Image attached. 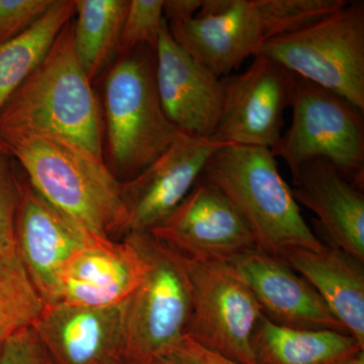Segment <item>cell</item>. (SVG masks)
I'll return each instance as SVG.
<instances>
[{
  "label": "cell",
  "instance_id": "obj_1",
  "mask_svg": "<svg viewBox=\"0 0 364 364\" xmlns=\"http://www.w3.org/2000/svg\"><path fill=\"white\" fill-rule=\"evenodd\" d=\"M102 134L97 98L74 49L73 23L69 21L2 107L0 140L54 136L104 160Z\"/></svg>",
  "mask_w": 364,
  "mask_h": 364
},
{
  "label": "cell",
  "instance_id": "obj_2",
  "mask_svg": "<svg viewBox=\"0 0 364 364\" xmlns=\"http://www.w3.org/2000/svg\"><path fill=\"white\" fill-rule=\"evenodd\" d=\"M20 161L33 189L102 239L126 235L122 182L105 160L72 144L48 136H9L0 140Z\"/></svg>",
  "mask_w": 364,
  "mask_h": 364
},
{
  "label": "cell",
  "instance_id": "obj_3",
  "mask_svg": "<svg viewBox=\"0 0 364 364\" xmlns=\"http://www.w3.org/2000/svg\"><path fill=\"white\" fill-rule=\"evenodd\" d=\"M200 176L226 196L261 250L277 256L287 248L324 247L267 148L224 146L208 158Z\"/></svg>",
  "mask_w": 364,
  "mask_h": 364
},
{
  "label": "cell",
  "instance_id": "obj_4",
  "mask_svg": "<svg viewBox=\"0 0 364 364\" xmlns=\"http://www.w3.org/2000/svg\"><path fill=\"white\" fill-rule=\"evenodd\" d=\"M105 119L112 164L131 179L161 156L181 135L165 116L155 81V50L141 46L109 72Z\"/></svg>",
  "mask_w": 364,
  "mask_h": 364
},
{
  "label": "cell",
  "instance_id": "obj_5",
  "mask_svg": "<svg viewBox=\"0 0 364 364\" xmlns=\"http://www.w3.org/2000/svg\"><path fill=\"white\" fill-rule=\"evenodd\" d=\"M343 97L364 112V1L268 40L258 55Z\"/></svg>",
  "mask_w": 364,
  "mask_h": 364
},
{
  "label": "cell",
  "instance_id": "obj_6",
  "mask_svg": "<svg viewBox=\"0 0 364 364\" xmlns=\"http://www.w3.org/2000/svg\"><path fill=\"white\" fill-rule=\"evenodd\" d=\"M128 235L142 250L147 269L141 284L124 301L123 363L152 364L186 336L191 291L171 248L149 232Z\"/></svg>",
  "mask_w": 364,
  "mask_h": 364
},
{
  "label": "cell",
  "instance_id": "obj_7",
  "mask_svg": "<svg viewBox=\"0 0 364 364\" xmlns=\"http://www.w3.org/2000/svg\"><path fill=\"white\" fill-rule=\"evenodd\" d=\"M293 119L272 153L291 174L303 163L321 158L363 189V112L322 86L296 75Z\"/></svg>",
  "mask_w": 364,
  "mask_h": 364
},
{
  "label": "cell",
  "instance_id": "obj_8",
  "mask_svg": "<svg viewBox=\"0 0 364 364\" xmlns=\"http://www.w3.org/2000/svg\"><path fill=\"white\" fill-rule=\"evenodd\" d=\"M174 252L191 291L186 336L235 363L256 364L252 338L264 315L250 289L226 262Z\"/></svg>",
  "mask_w": 364,
  "mask_h": 364
},
{
  "label": "cell",
  "instance_id": "obj_9",
  "mask_svg": "<svg viewBox=\"0 0 364 364\" xmlns=\"http://www.w3.org/2000/svg\"><path fill=\"white\" fill-rule=\"evenodd\" d=\"M222 81L221 119L212 138L226 145L272 150L282 136L284 114L291 107L296 75L259 54L247 70Z\"/></svg>",
  "mask_w": 364,
  "mask_h": 364
},
{
  "label": "cell",
  "instance_id": "obj_10",
  "mask_svg": "<svg viewBox=\"0 0 364 364\" xmlns=\"http://www.w3.org/2000/svg\"><path fill=\"white\" fill-rule=\"evenodd\" d=\"M149 233L176 252L229 262L257 248L226 196L198 177L188 195Z\"/></svg>",
  "mask_w": 364,
  "mask_h": 364
},
{
  "label": "cell",
  "instance_id": "obj_11",
  "mask_svg": "<svg viewBox=\"0 0 364 364\" xmlns=\"http://www.w3.org/2000/svg\"><path fill=\"white\" fill-rule=\"evenodd\" d=\"M167 25L177 44L220 78L257 56L270 39L256 0H203L193 18Z\"/></svg>",
  "mask_w": 364,
  "mask_h": 364
},
{
  "label": "cell",
  "instance_id": "obj_12",
  "mask_svg": "<svg viewBox=\"0 0 364 364\" xmlns=\"http://www.w3.org/2000/svg\"><path fill=\"white\" fill-rule=\"evenodd\" d=\"M224 146L181 133L147 168L122 182L126 235L149 232L164 221L188 195L208 158Z\"/></svg>",
  "mask_w": 364,
  "mask_h": 364
},
{
  "label": "cell",
  "instance_id": "obj_13",
  "mask_svg": "<svg viewBox=\"0 0 364 364\" xmlns=\"http://www.w3.org/2000/svg\"><path fill=\"white\" fill-rule=\"evenodd\" d=\"M97 239L102 238L54 207L30 183L21 184L16 217V252L44 305L51 303L57 277L66 261Z\"/></svg>",
  "mask_w": 364,
  "mask_h": 364
},
{
  "label": "cell",
  "instance_id": "obj_14",
  "mask_svg": "<svg viewBox=\"0 0 364 364\" xmlns=\"http://www.w3.org/2000/svg\"><path fill=\"white\" fill-rule=\"evenodd\" d=\"M155 81L165 116L177 130L214 136L224 100L222 78L177 44L165 18L155 49Z\"/></svg>",
  "mask_w": 364,
  "mask_h": 364
},
{
  "label": "cell",
  "instance_id": "obj_15",
  "mask_svg": "<svg viewBox=\"0 0 364 364\" xmlns=\"http://www.w3.org/2000/svg\"><path fill=\"white\" fill-rule=\"evenodd\" d=\"M226 263L274 324L348 334L315 289L279 256L255 248Z\"/></svg>",
  "mask_w": 364,
  "mask_h": 364
},
{
  "label": "cell",
  "instance_id": "obj_16",
  "mask_svg": "<svg viewBox=\"0 0 364 364\" xmlns=\"http://www.w3.org/2000/svg\"><path fill=\"white\" fill-rule=\"evenodd\" d=\"M147 261L134 239H97L66 261L52 304L111 306L123 304L142 282Z\"/></svg>",
  "mask_w": 364,
  "mask_h": 364
},
{
  "label": "cell",
  "instance_id": "obj_17",
  "mask_svg": "<svg viewBox=\"0 0 364 364\" xmlns=\"http://www.w3.org/2000/svg\"><path fill=\"white\" fill-rule=\"evenodd\" d=\"M124 306L44 305L32 327L53 364H124Z\"/></svg>",
  "mask_w": 364,
  "mask_h": 364
},
{
  "label": "cell",
  "instance_id": "obj_18",
  "mask_svg": "<svg viewBox=\"0 0 364 364\" xmlns=\"http://www.w3.org/2000/svg\"><path fill=\"white\" fill-rule=\"evenodd\" d=\"M291 193L317 215L330 243L364 262L363 189L327 160H309L296 169Z\"/></svg>",
  "mask_w": 364,
  "mask_h": 364
},
{
  "label": "cell",
  "instance_id": "obj_19",
  "mask_svg": "<svg viewBox=\"0 0 364 364\" xmlns=\"http://www.w3.org/2000/svg\"><path fill=\"white\" fill-rule=\"evenodd\" d=\"M277 256L315 289L364 347V262L331 243L320 250L287 248Z\"/></svg>",
  "mask_w": 364,
  "mask_h": 364
},
{
  "label": "cell",
  "instance_id": "obj_20",
  "mask_svg": "<svg viewBox=\"0 0 364 364\" xmlns=\"http://www.w3.org/2000/svg\"><path fill=\"white\" fill-rule=\"evenodd\" d=\"M364 347L346 333L274 324L263 316L252 338L256 364H342Z\"/></svg>",
  "mask_w": 364,
  "mask_h": 364
},
{
  "label": "cell",
  "instance_id": "obj_21",
  "mask_svg": "<svg viewBox=\"0 0 364 364\" xmlns=\"http://www.w3.org/2000/svg\"><path fill=\"white\" fill-rule=\"evenodd\" d=\"M75 16V0H54L37 23L20 37L0 46V112L45 58L57 36Z\"/></svg>",
  "mask_w": 364,
  "mask_h": 364
},
{
  "label": "cell",
  "instance_id": "obj_22",
  "mask_svg": "<svg viewBox=\"0 0 364 364\" xmlns=\"http://www.w3.org/2000/svg\"><path fill=\"white\" fill-rule=\"evenodd\" d=\"M129 4L128 0H75L74 49L90 81L119 52Z\"/></svg>",
  "mask_w": 364,
  "mask_h": 364
},
{
  "label": "cell",
  "instance_id": "obj_23",
  "mask_svg": "<svg viewBox=\"0 0 364 364\" xmlns=\"http://www.w3.org/2000/svg\"><path fill=\"white\" fill-rule=\"evenodd\" d=\"M43 306L21 262L0 260V326L18 329L32 325Z\"/></svg>",
  "mask_w": 364,
  "mask_h": 364
},
{
  "label": "cell",
  "instance_id": "obj_24",
  "mask_svg": "<svg viewBox=\"0 0 364 364\" xmlns=\"http://www.w3.org/2000/svg\"><path fill=\"white\" fill-rule=\"evenodd\" d=\"M346 0H257L272 38L298 30L339 11Z\"/></svg>",
  "mask_w": 364,
  "mask_h": 364
},
{
  "label": "cell",
  "instance_id": "obj_25",
  "mask_svg": "<svg viewBox=\"0 0 364 364\" xmlns=\"http://www.w3.org/2000/svg\"><path fill=\"white\" fill-rule=\"evenodd\" d=\"M163 2V0L130 1L119 37V53L127 55L141 46L156 49L164 23Z\"/></svg>",
  "mask_w": 364,
  "mask_h": 364
},
{
  "label": "cell",
  "instance_id": "obj_26",
  "mask_svg": "<svg viewBox=\"0 0 364 364\" xmlns=\"http://www.w3.org/2000/svg\"><path fill=\"white\" fill-rule=\"evenodd\" d=\"M21 183L14 176L6 151L0 145V260L21 262L16 252V217Z\"/></svg>",
  "mask_w": 364,
  "mask_h": 364
},
{
  "label": "cell",
  "instance_id": "obj_27",
  "mask_svg": "<svg viewBox=\"0 0 364 364\" xmlns=\"http://www.w3.org/2000/svg\"><path fill=\"white\" fill-rule=\"evenodd\" d=\"M53 2L54 0H0V46L32 28Z\"/></svg>",
  "mask_w": 364,
  "mask_h": 364
},
{
  "label": "cell",
  "instance_id": "obj_28",
  "mask_svg": "<svg viewBox=\"0 0 364 364\" xmlns=\"http://www.w3.org/2000/svg\"><path fill=\"white\" fill-rule=\"evenodd\" d=\"M0 364H53L32 325L18 328L7 337Z\"/></svg>",
  "mask_w": 364,
  "mask_h": 364
},
{
  "label": "cell",
  "instance_id": "obj_29",
  "mask_svg": "<svg viewBox=\"0 0 364 364\" xmlns=\"http://www.w3.org/2000/svg\"><path fill=\"white\" fill-rule=\"evenodd\" d=\"M152 364H240L208 350L188 336L169 347Z\"/></svg>",
  "mask_w": 364,
  "mask_h": 364
},
{
  "label": "cell",
  "instance_id": "obj_30",
  "mask_svg": "<svg viewBox=\"0 0 364 364\" xmlns=\"http://www.w3.org/2000/svg\"><path fill=\"white\" fill-rule=\"evenodd\" d=\"M203 0H164L163 14L168 23H181L193 18L200 11Z\"/></svg>",
  "mask_w": 364,
  "mask_h": 364
},
{
  "label": "cell",
  "instance_id": "obj_31",
  "mask_svg": "<svg viewBox=\"0 0 364 364\" xmlns=\"http://www.w3.org/2000/svg\"><path fill=\"white\" fill-rule=\"evenodd\" d=\"M13 328L6 327V326H0V356H1L2 349H4V342L11 332H14Z\"/></svg>",
  "mask_w": 364,
  "mask_h": 364
},
{
  "label": "cell",
  "instance_id": "obj_32",
  "mask_svg": "<svg viewBox=\"0 0 364 364\" xmlns=\"http://www.w3.org/2000/svg\"><path fill=\"white\" fill-rule=\"evenodd\" d=\"M342 364H364V350L358 352V354L352 356L351 358Z\"/></svg>",
  "mask_w": 364,
  "mask_h": 364
}]
</instances>
